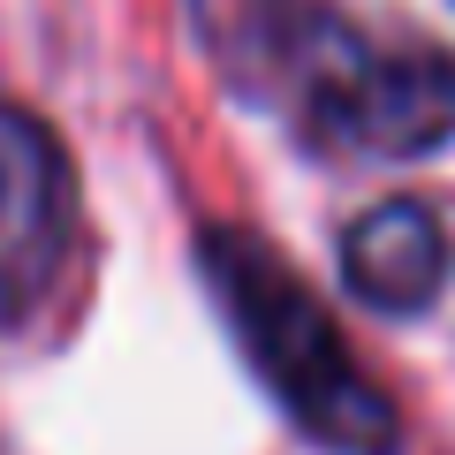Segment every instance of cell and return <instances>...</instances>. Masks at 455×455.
Segmentation results:
<instances>
[{
    "mask_svg": "<svg viewBox=\"0 0 455 455\" xmlns=\"http://www.w3.org/2000/svg\"><path fill=\"white\" fill-rule=\"evenodd\" d=\"M341 281L372 311H425L448 281V228L418 197H387V205L357 212L341 235Z\"/></svg>",
    "mask_w": 455,
    "mask_h": 455,
    "instance_id": "277c9868",
    "label": "cell"
},
{
    "mask_svg": "<svg viewBox=\"0 0 455 455\" xmlns=\"http://www.w3.org/2000/svg\"><path fill=\"white\" fill-rule=\"evenodd\" d=\"M197 259H205V289L220 296L228 326H235L243 364L296 418V433H311L334 455H395L403 448L395 403L357 364V349L341 341L334 311L304 289L296 266H281L243 228H205L197 235Z\"/></svg>",
    "mask_w": 455,
    "mask_h": 455,
    "instance_id": "6da1fadb",
    "label": "cell"
},
{
    "mask_svg": "<svg viewBox=\"0 0 455 455\" xmlns=\"http://www.w3.org/2000/svg\"><path fill=\"white\" fill-rule=\"evenodd\" d=\"M274 107L326 152L418 160L455 137V53L410 23H364L319 8Z\"/></svg>",
    "mask_w": 455,
    "mask_h": 455,
    "instance_id": "7a4b0ae2",
    "label": "cell"
},
{
    "mask_svg": "<svg viewBox=\"0 0 455 455\" xmlns=\"http://www.w3.org/2000/svg\"><path fill=\"white\" fill-rule=\"evenodd\" d=\"M76 251V167L38 114L0 99V334L53 296Z\"/></svg>",
    "mask_w": 455,
    "mask_h": 455,
    "instance_id": "3957f363",
    "label": "cell"
},
{
    "mask_svg": "<svg viewBox=\"0 0 455 455\" xmlns=\"http://www.w3.org/2000/svg\"><path fill=\"white\" fill-rule=\"evenodd\" d=\"M319 8L326 0H190V23H197V46L212 53V68L243 99L274 107Z\"/></svg>",
    "mask_w": 455,
    "mask_h": 455,
    "instance_id": "5b68a950",
    "label": "cell"
}]
</instances>
